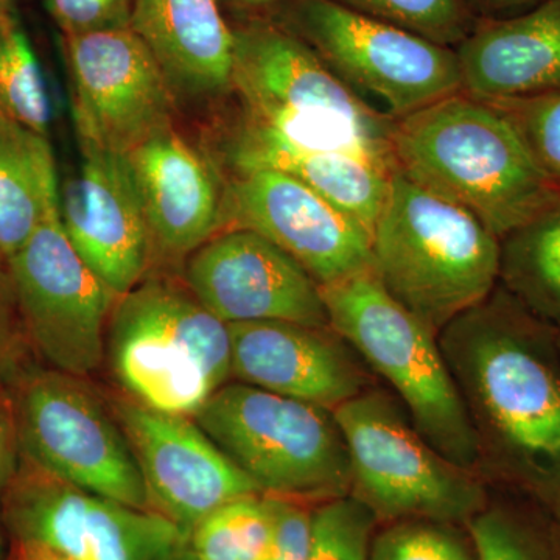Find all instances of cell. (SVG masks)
Returning a JSON list of instances; mask_svg holds the SVG:
<instances>
[{
  "label": "cell",
  "instance_id": "cell-14",
  "mask_svg": "<svg viewBox=\"0 0 560 560\" xmlns=\"http://www.w3.org/2000/svg\"><path fill=\"white\" fill-rule=\"evenodd\" d=\"M226 230H250L275 243L319 287L374 270L372 238L352 217L289 173H223Z\"/></svg>",
  "mask_w": 560,
  "mask_h": 560
},
{
  "label": "cell",
  "instance_id": "cell-20",
  "mask_svg": "<svg viewBox=\"0 0 560 560\" xmlns=\"http://www.w3.org/2000/svg\"><path fill=\"white\" fill-rule=\"evenodd\" d=\"M130 27L160 66L179 114L208 124L231 102L234 31L219 0H135Z\"/></svg>",
  "mask_w": 560,
  "mask_h": 560
},
{
  "label": "cell",
  "instance_id": "cell-17",
  "mask_svg": "<svg viewBox=\"0 0 560 560\" xmlns=\"http://www.w3.org/2000/svg\"><path fill=\"white\" fill-rule=\"evenodd\" d=\"M79 168L60 183L58 217L72 248L117 296L154 270V248L124 154L80 147Z\"/></svg>",
  "mask_w": 560,
  "mask_h": 560
},
{
  "label": "cell",
  "instance_id": "cell-40",
  "mask_svg": "<svg viewBox=\"0 0 560 560\" xmlns=\"http://www.w3.org/2000/svg\"><path fill=\"white\" fill-rule=\"evenodd\" d=\"M559 345H560V335H559Z\"/></svg>",
  "mask_w": 560,
  "mask_h": 560
},
{
  "label": "cell",
  "instance_id": "cell-33",
  "mask_svg": "<svg viewBox=\"0 0 560 560\" xmlns=\"http://www.w3.org/2000/svg\"><path fill=\"white\" fill-rule=\"evenodd\" d=\"M135 0H47V9L62 36L119 31L131 24Z\"/></svg>",
  "mask_w": 560,
  "mask_h": 560
},
{
  "label": "cell",
  "instance_id": "cell-23",
  "mask_svg": "<svg viewBox=\"0 0 560 560\" xmlns=\"http://www.w3.org/2000/svg\"><path fill=\"white\" fill-rule=\"evenodd\" d=\"M49 138L0 114V257L9 260L58 210Z\"/></svg>",
  "mask_w": 560,
  "mask_h": 560
},
{
  "label": "cell",
  "instance_id": "cell-16",
  "mask_svg": "<svg viewBox=\"0 0 560 560\" xmlns=\"http://www.w3.org/2000/svg\"><path fill=\"white\" fill-rule=\"evenodd\" d=\"M109 404L138 459L151 510L187 534L224 503L261 495L194 418L149 410L120 394Z\"/></svg>",
  "mask_w": 560,
  "mask_h": 560
},
{
  "label": "cell",
  "instance_id": "cell-31",
  "mask_svg": "<svg viewBox=\"0 0 560 560\" xmlns=\"http://www.w3.org/2000/svg\"><path fill=\"white\" fill-rule=\"evenodd\" d=\"M489 103L514 124L541 167L560 187V94Z\"/></svg>",
  "mask_w": 560,
  "mask_h": 560
},
{
  "label": "cell",
  "instance_id": "cell-6",
  "mask_svg": "<svg viewBox=\"0 0 560 560\" xmlns=\"http://www.w3.org/2000/svg\"><path fill=\"white\" fill-rule=\"evenodd\" d=\"M194 419L261 495L305 504L350 495L348 445L334 411L230 382Z\"/></svg>",
  "mask_w": 560,
  "mask_h": 560
},
{
  "label": "cell",
  "instance_id": "cell-32",
  "mask_svg": "<svg viewBox=\"0 0 560 560\" xmlns=\"http://www.w3.org/2000/svg\"><path fill=\"white\" fill-rule=\"evenodd\" d=\"M38 363L22 323L9 264L0 257V382L11 388Z\"/></svg>",
  "mask_w": 560,
  "mask_h": 560
},
{
  "label": "cell",
  "instance_id": "cell-22",
  "mask_svg": "<svg viewBox=\"0 0 560 560\" xmlns=\"http://www.w3.org/2000/svg\"><path fill=\"white\" fill-rule=\"evenodd\" d=\"M223 173L272 168L289 173L374 232L388 197L394 165L345 151H301L254 147L210 154Z\"/></svg>",
  "mask_w": 560,
  "mask_h": 560
},
{
  "label": "cell",
  "instance_id": "cell-38",
  "mask_svg": "<svg viewBox=\"0 0 560 560\" xmlns=\"http://www.w3.org/2000/svg\"><path fill=\"white\" fill-rule=\"evenodd\" d=\"M544 511L547 512L548 518H550L552 533H555L556 540H558L560 547V495L548 510Z\"/></svg>",
  "mask_w": 560,
  "mask_h": 560
},
{
  "label": "cell",
  "instance_id": "cell-28",
  "mask_svg": "<svg viewBox=\"0 0 560 560\" xmlns=\"http://www.w3.org/2000/svg\"><path fill=\"white\" fill-rule=\"evenodd\" d=\"M364 16L388 22L456 49L478 21L463 0H330Z\"/></svg>",
  "mask_w": 560,
  "mask_h": 560
},
{
  "label": "cell",
  "instance_id": "cell-8",
  "mask_svg": "<svg viewBox=\"0 0 560 560\" xmlns=\"http://www.w3.org/2000/svg\"><path fill=\"white\" fill-rule=\"evenodd\" d=\"M270 20L390 120L463 92L455 49L330 0H282Z\"/></svg>",
  "mask_w": 560,
  "mask_h": 560
},
{
  "label": "cell",
  "instance_id": "cell-36",
  "mask_svg": "<svg viewBox=\"0 0 560 560\" xmlns=\"http://www.w3.org/2000/svg\"><path fill=\"white\" fill-rule=\"evenodd\" d=\"M475 20L499 21L525 13L545 0H463Z\"/></svg>",
  "mask_w": 560,
  "mask_h": 560
},
{
  "label": "cell",
  "instance_id": "cell-11",
  "mask_svg": "<svg viewBox=\"0 0 560 560\" xmlns=\"http://www.w3.org/2000/svg\"><path fill=\"white\" fill-rule=\"evenodd\" d=\"M7 264L39 363L81 378L103 370L106 331L119 296L72 248L58 210Z\"/></svg>",
  "mask_w": 560,
  "mask_h": 560
},
{
  "label": "cell",
  "instance_id": "cell-39",
  "mask_svg": "<svg viewBox=\"0 0 560 560\" xmlns=\"http://www.w3.org/2000/svg\"><path fill=\"white\" fill-rule=\"evenodd\" d=\"M16 0H0V11H14Z\"/></svg>",
  "mask_w": 560,
  "mask_h": 560
},
{
  "label": "cell",
  "instance_id": "cell-10",
  "mask_svg": "<svg viewBox=\"0 0 560 560\" xmlns=\"http://www.w3.org/2000/svg\"><path fill=\"white\" fill-rule=\"evenodd\" d=\"M9 560H178L180 526L51 477L22 459L0 500Z\"/></svg>",
  "mask_w": 560,
  "mask_h": 560
},
{
  "label": "cell",
  "instance_id": "cell-25",
  "mask_svg": "<svg viewBox=\"0 0 560 560\" xmlns=\"http://www.w3.org/2000/svg\"><path fill=\"white\" fill-rule=\"evenodd\" d=\"M490 500L467 522L477 560H560L550 518L525 497Z\"/></svg>",
  "mask_w": 560,
  "mask_h": 560
},
{
  "label": "cell",
  "instance_id": "cell-37",
  "mask_svg": "<svg viewBox=\"0 0 560 560\" xmlns=\"http://www.w3.org/2000/svg\"><path fill=\"white\" fill-rule=\"evenodd\" d=\"M221 10L231 16V24L270 20L282 0H219Z\"/></svg>",
  "mask_w": 560,
  "mask_h": 560
},
{
  "label": "cell",
  "instance_id": "cell-29",
  "mask_svg": "<svg viewBox=\"0 0 560 560\" xmlns=\"http://www.w3.org/2000/svg\"><path fill=\"white\" fill-rule=\"evenodd\" d=\"M370 560H477L469 533L455 523L410 518L372 539Z\"/></svg>",
  "mask_w": 560,
  "mask_h": 560
},
{
  "label": "cell",
  "instance_id": "cell-35",
  "mask_svg": "<svg viewBox=\"0 0 560 560\" xmlns=\"http://www.w3.org/2000/svg\"><path fill=\"white\" fill-rule=\"evenodd\" d=\"M22 463L20 434L10 388L0 382V500Z\"/></svg>",
  "mask_w": 560,
  "mask_h": 560
},
{
  "label": "cell",
  "instance_id": "cell-2",
  "mask_svg": "<svg viewBox=\"0 0 560 560\" xmlns=\"http://www.w3.org/2000/svg\"><path fill=\"white\" fill-rule=\"evenodd\" d=\"M389 149L394 168L477 217L500 241L560 200L514 124L466 92L394 121Z\"/></svg>",
  "mask_w": 560,
  "mask_h": 560
},
{
  "label": "cell",
  "instance_id": "cell-3",
  "mask_svg": "<svg viewBox=\"0 0 560 560\" xmlns=\"http://www.w3.org/2000/svg\"><path fill=\"white\" fill-rule=\"evenodd\" d=\"M105 368L128 400L195 418L232 381L230 326L197 300L178 271L151 270L114 305Z\"/></svg>",
  "mask_w": 560,
  "mask_h": 560
},
{
  "label": "cell",
  "instance_id": "cell-26",
  "mask_svg": "<svg viewBox=\"0 0 560 560\" xmlns=\"http://www.w3.org/2000/svg\"><path fill=\"white\" fill-rule=\"evenodd\" d=\"M0 114L49 138V88L14 11H0Z\"/></svg>",
  "mask_w": 560,
  "mask_h": 560
},
{
  "label": "cell",
  "instance_id": "cell-9",
  "mask_svg": "<svg viewBox=\"0 0 560 560\" xmlns=\"http://www.w3.org/2000/svg\"><path fill=\"white\" fill-rule=\"evenodd\" d=\"M88 381L38 363L11 386L22 459L75 488L153 511L119 419Z\"/></svg>",
  "mask_w": 560,
  "mask_h": 560
},
{
  "label": "cell",
  "instance_id": "cell-24",
  "mask_svg": "<svg viewBox=\"0 0 560 560\" xmlns=\"http://www.w3.org/2000/svg\"><path fill=\"white\" fill-rule=\"evenodd\" d=\"M499 285L560 334V200L501 238Z\"/></svg>",
  "mask_w": 560,
  "mask_h": 560
},
{
  "label": "cell",
  "instance_id": "cell-12",
  "mask_svg": "<svg viewBox=\"0 0 560 560\" xmlns=\"http://www.w3.org/2000/svg\"><path fill=\"white\" fill-rule=\"evenodd\" d=\"M231 25L235 117L270 130L342 125L389 142L394 120L370 108L296 36L271 20Z\"/></svg>",
  "mask_w": 560,
  "mask_h": 560
},
{
  "label": "cell",
  "instance_id": "cell-4",
  "mask_svg": "<svg viewBox=\"0 0 560 560\" xmlns=\"http://www.w3.org/2000/svg\"><path fill=\"white\" fill-rule=\"evenodd\" d=\"M372 260L390 296L440 334L499 285L500 238L394 168Z\"/></svg>",
  "mask_w": 560,
  "mask_h": 560
},
{
  "label": "cell",
  "instance_id": "cell-1",
  "mask_svg": "<svg viewBox=\"0 0 560 560\" xmlns=\"http://www.w3.org/2000/svg\"><path fill=\"white\" fill-rule=\"evenodd\" d=\"M559 335L501 285L438 335L482 477L541 510L560 495Z\"/></svg>",
  "mask_w": 560,
  "mask_h": 560
},
{
  "label": "cell",
  "instance_id": "cell-34",
  "mask_svg": "<svg viewBox=\"0 0 560 560\" xmlns=\"http://www.w3.org/2000/svg\"><path fill=\"white\" fill-rule=\"evenodd\" d=\"M272 530L264 560H308L313 537V510L301 501L275 499Z\"/></svg>",
  "mask_w": 560,
  "mask_h": 560
},
{
  "label": "cell",
  "instance_id": "cell-18",
  "mask_svg": "<svg viewBox=\"0 0 560 560\" xmlns=\"http://www.w3.org/2000/svg\"><path fill=\"white\" fill-rule=\"evenodd\" d=\"M124 156L149 223L154 270L179 272L191 253L226 230V178L202 143L176 124Z\"/></svg>",
  "mask_w": 560,
  "mask_h": 560
},
{
  "label": "cell",
  "instance_id": "cell-5",
  "mask_svg": "<svg viewBox=\"0 0 560 560\" xmlns=\"http://www.w3.org/2000/svg\"><path fill=\"white\" fill-rule=\"evenodd\" d=\"M320 296L330 326L388 383L416 430L453 463L481 474L477 438L440 334L394 300L374 270L320 287Z\"/></svg>",
  "mask_w": 560,
  "mask_h": 560
},
{
  "label": "cell",
  "instance_id": "cell-19",
  "mask_svg": "<svg viewBox=\"0 0 560 560\" xmlns=\"http://www.w3.org/2000/svg\"><path fill=\"white\" fill-rule=\"evenodd\" d=\"M228 326L235 382L330 411L377 386L374 372L331 326L287 320Z\"/></svg>",
  "mask_w": 560,
  "mask_h": 560
},
{
  "label": "cell",
  "instance_id": "cell-27",
  "mask_svg": "<svg viewBox=\"0 0 560 560\" xmlns=\"http://www.w3.org/2000/svg\"><path fill=\"white\" fill-rule=\"evenodd\" d=\"M272 530L270 497L232 500L201 518L187 536L190 560H264Z\"/></svg>",
  "mask_w": 560,
  "mask_h": 560
},
{
  "label": "cell",
  "instance_id": "cell-30",
  "mask_svg": "<svg viewBox=\"0 0 560 560\" xmlns=\"http://www.w3.org/2000/svg\"><path fill=\"white\" fill-rule=\"evenodd\" d=\"M378 521L352 495L324 501L313 510L308 560H370Z\"/></svg>",
  "mask_w": 560,
  "mask_h": 560
},
{
  "label": "cell",
  "instance_id": "cell-7",
  "mask_svg": "<svg viewBox=\"0 0 560 560\" xmlns=\"http://www.w3.org/2000/svg\"><path fill=\"white\" fill-rule=\"evenodd\" d=\"M350 460V495L378 522L425 518L467 525L489 482L438 452L389 389L372 388L334 411Z\"/></svg>",
  "mask_w": 560,
  "mask_h": 560
},
{
  "label": "cell",
  "instance_id": "cell-13",
  "mask_svg": "<svg viewBox=\"0 0 560 560\" xmlns=\"http://www.w3.org/2000/svg\"><path fill=\"white\" fill-rule=\"evenodd\" d=\"M80 147L127 154L176 124L160 66L131 27L62 36Z\"/></svg>",
  "mask_w": 560,
  "mask_h": 560
},
{
  "label": "cell",
  "instance_id": "cell-21",
  "mask_svg": "<svg viewBox=\"0 0 560 560\" xmlns=\"http://www.w3.org/2000/svg\"><path fill=\"white\" fill-rule=\"evenodd\" d=\"M463 92L480 101L560 94V0L480 21L456 47Z\"/></svg>",
  "mask_w": 560,
  "mask_h": 560
},
{
  "label": "cell",
  "instance_id": "cell-15",
  "mask_svg": "<svg viewBox=\"0 0 560 560\" xmlns=\"http://www.w3.org/2000/svg\"><path fill=\"white\" fill-rule=\"evenodd\" d=\"M179 276L223 323L287 320L330 326L315 279L254 231L231 228L213 235L184 260Z\"/></svg>",
  "mask_w": 560,
  "mask_h": 560
}]
</instances>
